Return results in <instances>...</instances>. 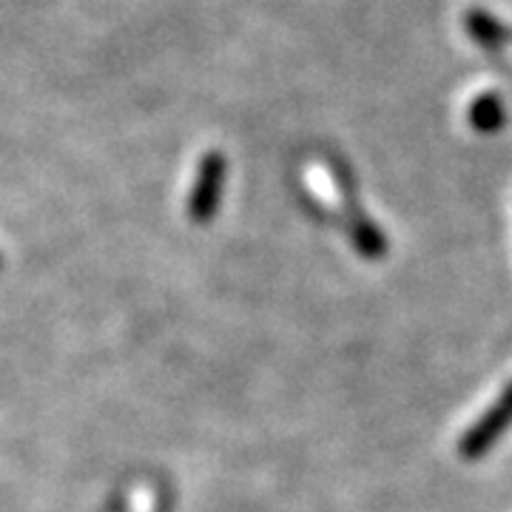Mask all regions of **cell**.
Wrapping results in <instances>:
<instances>
[{
    "instance_id": "obj_1",
    "label": "cell",
    "mask_w": 512,
    "mask_h": 512,
    "mask_svg": "<svg viewBox=\"0 0 512 512\" xmlns=\"http://www.w3.org/2000/svg\"><path fill=\"white\" fill-rule=\"evenodd\" d=\"M128 512H154V495H151L148 487H137V490H134Z\"/></svg>"
}]
</instances>
